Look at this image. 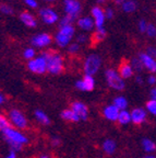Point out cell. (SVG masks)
Returning <instances> with one entry per match:
<instances>
[{
  "mask_svg": "<svg viewBox=\"0 0 156 158\" xmlns=\"http://www.w3.org/2000/svg\"><path fill=\"white\" fill-rule=\"evenodd\" d=\"M3 137L6 138L7 143L9 144V146L11 147V151H20L22 148V145L27 143V137L23 133H21L20 131H17L14 128H12L11 126L6 130H3L2 132Z\"/></svg>",
  "mask_w": 156,
  "mask_h": 158,
  "instance_id": "1",
  "label": "cell"
},
{
  "mask_svg": "<svg viewBox=\"0 0 156 158\" xmlns=\"http://www.w3.org/2000/svg\"><path fill=\"white\" fill-rule=\"evenodd\" d=\"M41 55L46 59L47 72L48 73L53 75H59L64 70V57L61 56L58 52H56V51H46Z\"/></svg>",
  "mask_w": 156,
  "mask_h": 158,
  "instance_id": "2",
  "label": "cell"
},
{
  "mask_svg": "<svg viewBox=\"0 0 156 158\" xmlns=\"http://www.w3.org/2000/svg\"><path fill=\"white\" fill-rule=\"evenodd\" d=\"M105 77H106V81H107L108 86L110 88H112L114 90H117V91H121L124 89V80L121 78V76L119 75V73L116 70V69L108 68L105 72Z\"/></svg>",
  "mask_w": 156,
  "mask_h": 158,
  "instance_id": "3",
  "label": "cell"
},
{
  "mask_svg": "<svg viewBox=\"0 0 156 158\" xmlns=\"http://www.w3.org/2000/svg\"><path fill=\"white\" fill-rule=\"evenodd\" d=\"M102 66V58L97 54H90L84 60L83 69L85 75L94 76Z\"/></svg>",
  "mask_w": 156,
  "mask_h": 158,
  "instance_id": "4",
  "label": "cell"
},
{
  "mask_svg": "<svg viewBox=\"0 0 156 158\" xmlns=\"http://www.w3.org/2000/svg\"><path fill=\"white\" fill-rule=\"evenodd\" d=\"M27 68L29 72L34 73L37 75L45 74L47 72V62L45 57L43 55L36 56L35 58H33L32 60H29L27 63Z\"/></svg>",
  "mask_w": 156,
  "mask_h": 158,
  "instance_id": "5",
  "label": "cell"
},
{
  "mask_svg": "<svg viewBox=\"0 0 156 158\" xmlns=\"http://www.w3.org/2000/svg\"><path fill=\"white\" fill-rule=\"evenodd\" d=\"M39 18L45 24H55V23L59 22V15L57 13L56 10L53 8H43L39 10Z\"/></svg>",
  "mask_w": 156,
  "mask_h": 158,
  "instance_id": "6",
  "label": "cell"
},
{
  "mask_svg": "<svg viewBox=\"0 0 156 158\" xmlns=\"http://www.w3.org/2000/svg\"><path fill=\"white\" fill-rule=\"evenodd\" d=\"M64 7L66 15L73 19H76L80 15L82 10V5L79 0H64Z\"/></svg>",
  "mask_w": 156,
  "mask_h": 158,
  "instance_id": "7",
  "label": "cell"
},
{
  "mask_svg": "<svg viewBox=\"0 0 156 158\" xmlns=\"http://www.w3.org/2000/svg\"><path fill=\"white\" fill-rule=\"evenodd\" d=\"M9 116H10V121H11V123H12L15 127L21 128V130L26 128L27 120H26V118L23 115V113L21 111H19V110H17V109H13V110L10 111Z\"/></svg>",
  "mask_w": 156,
  "mask_h": 158,
  "instance_id": "8",
  "label": "cell"
},
{
  "mask_svg": "<svg viewBox=\"0 0 156 158\" xmlns=\"http://www.w3.org/2000/svg\"><path fill=\"white\" fill-rule=\"evenodd\" d=\"M91 17H92L93 21L95 23V29L97 27H104L105 24L106 18H105V11L102 7L99 6H95L91 10Z\"/></svg>",
  "mask_w": 156,
  "mask_h": 158,
  "instance_id": "9",
  "label": "cell"
},
{
  "mask_svg": "<svg viewBox=\"0 0 156 158\" xmlns=\"http://www.w3.org/2000/svg\"><path fill=\"white\" fill-rule=\"evenodd\" d=\"M51 42H53V37L48 33H38L37 35L33 36L31 41L32 45H34L37 48H44V47L49 46Z\"/></svg>",
  "mask_w": 156,
  "mask_h": 158,
  "instance_id": "10",
  "label": "cell"
},
{
  "mask_svg": "<svg viewBox=\"0 0 156 158\" xmlns=\"http://www.w3.org/2000/svg\"><path fill=\"white\" fill-rule=\"evenodd\" d=\"M138 58L140 59V62L143 66V69L149 70V73H151V74L156 73V58L149 56L145 52L140 53Z\"/></svg>",
  "mask_w": 156,
  "mask_h": 158,
  "instance_id": "11",
  "label": "cell"
},
{
  "mask_svg": "<svg viewBox=\"0 0 156 158\" xmlns=\"http://www.w3.org/2000/svg\"><path fill=\"white\" fill-rule=\"evenodd\" d=\"M76 89L81 90V91H92L94 87H95V80L93 78V76H88L85 75L83 77V79L78 80L76 82Z\"/></svg>",
  "mask_w": 156,
  "mask_h": 158,
  "instance_id": "12",
  "label": "cell"
},
{
  "mask_svg": "<svg viewBox=\"0 0 156 158\" xmlns=\"http://www.w3.org/2000/svg\"><path fill=\"white\" fill-rule=\"evenodd\" d=\"M71 110L80 118V120L85 121L88 116V109L85 104L81 101H74L71 106Z\"/></svg>",
  "mask_w": 156,
  "mask_h": 158,
  "instance_id": "13",
  "label": "cell"
},
{
  "mask_svg": "<svg viewBox=\"0 0 156 158\" xmlns=\"http://www.w3.org/2000/svg\"><path fill=\"white\" fill-rule=\"evenodd\" d=\"M76 25L84 32H90L95 29V23L93 21L92 17H82L76 20Z\"/></svg>",
  "mask_w": 156,
  "mask_h": 158,
  "instance_id": "14",
  "label": "cell"
},
{
  "mask_svg": "<svg viewBox=\"0 0 156 158\" xmlns=\"http://www.w3.org/2000/svg\"><path fill=\"white\" fill-rule=\"evenodd\" d=\"M131 121L134 124H142L146 120V111L142 108H135L131 111Z\"/></svg>",
  "mask_w": 156,
  "mask_h": 158,
  "instance_id": "15",
  "label": "cell"
},
{
  "mask_svg": "<svg viewBox=\"0 0 156 158\" xmlns=\"http://www.w3.org/2000/svg\"><path fill=\"white\" fill-rule=\"evenodd\" d=\"M20 20H21V22L27 27H36V25H37L36 18L31 12H29V11H23V12L20 15Z\"/></svg>",
  "mask_w": 156,
  "mask_h": 158,
  "instance_id": "16",
  "label": "cell"
},
{
  "mask_svg": "<svg viewBox=\"0 0 156 158\" xmlns=\"http://www.w3.org/2000/svg\"><path fill=\"white\" fill-rule=\"evenodd\" d=\"M118 73H119V75L121 76V78L124 80V79L131 78L134 74V70L129 62H122L121 64H120L119 68H118Z\"/></svg>",
  "mask_w": 156,
  "mask_h": 158,
  "instance_id": "17",
  "label": "cell"
},
{
  "mask_svg": "<svg viewBox=\"0 0 156 158\" xmlns=\"http://www.w3.org/2000/svg\"><path fill=\"white\" fill-rule=\"evenodd\" d=\"M120 110H118L114 104H110L107 106L104 110H103V114L107 120L109 121H117L118 120V115H119Z\"/></svg>",
  "mask_w": 156,
  "mask_h": 158,
  "instance_id": "18",
  "label": "cell"
},
{
  "mask_svg": "<svg viewBox=\"0 0 156 158\" xmlns=\"http://www.w3.org/2000/svg\"><path fill=\"white\" fill-rule=\"evenodd\" d=\"M71 41H72L71 37L66 36V35L61 34L59 32H57L56 35H55V42H56V44L59 47H62V48L64 47H68L71 44Z\"/></svg>",
  "mask_w": 156,
  "mask_h": 158,
  "instance_id": "19",
  "label": "cell"
},
{
  "mask_svg": "<svg viewBox=\"0 0 156 158\" xmlns=\"http://www.w3.org/2000/svg\"><path fill=\"white\" fill-rule=\"evenodd\" d=\"M106 37V29L105 27H97V29H95V31H94V33L92 34V37H91V40H92L93 43H100L103 42L104 40H105Z\"/></svg>",
  "mask_w": 156,
  "mask_h": 158,
  "instance_id": "20",
  "label": "cell"
},
{
  "mask_svg": "<svg viewBox=\"0 0 156 158\" xmlns=\"http://www.w3.org/2000/svg\"><path fill=\"white\" fill-rule=\"evenodd\" d=\"M60 116L64 120L66 121H69V122H79L80 121V118L74 113L71 109H67V110H64V111L61 112Z\"/></svg>",
  "mask_w": 156,
  "mask_h": 158,
  "instance_id": "21",
  "label": "cell"
},
{
  "mask_svg": "<svg viewBox=\"0 0 156 158\" xmlns=\"http://www.w3.org/2000/svg\"><path fill=\"white\" fill-rule=\"evenodd\" d=\"M121 8L126 13H132L138 9V3L135 2V0H124Z\"/></svg>",
  "mask_w": 156,
  "mask_h": 158,
  "instance_id": "22",
  "label": "cell"
},
{
  "mask_svg": "<svg viewBox=\"0 0 156 158\" xmlns=\"http://www.w3.org/2000/svg\"><path fill=\"white\" fill-rule=\"evenodd\" d=\"M116 142L112 141V139H106L104 143H103V151L105 152L108 155H112V154L116 152Z\"/></svg>",
  "mask_w": 156,
  "mask_h": 158,
  "instance_id": "23",
  "label": "cell"
},
{
  "mask_svg": "<svg viewBox=\"0 0 156 158\" xmlns=\"http://www.w3.org/2000/svg\"><path fill=\"white\" fill-rule=\"evenodd\" d=\"M59 33L61 34L66 35L68 37H71V39H73L74 34H76V27H73V24H70V25H64V27H59Z\"/></svg>",
  "mask_w": 156,
  "mask_h": 158,
  "instance_id": "24",
  "label": "cell"
},
{
  "mask_svg": "<svg viewBox=\"0 0 156 158\" xmlns=\"http://www.w3.org/2000/svg\"><path fill=\"white\" fill-rule=\"evenodd\" d=\"M118 122L122 125H127L131 122V114L130 112H128L127 110H121L119 112V115H118Z\"/></svg>",
  "mask_w": 156,
  "mask_h": 158,
  "instance_id": "25",
  "label": "cell"
},
{
  "mask_svg": "<svg viewBox=\"0 0 156 158\" xmlns=\"http://www.w3.org/2000/svg\"><path fill=\"white\" fill-rule=\"evenodd\" d=\"M34 114H35V118H36L37 121H38L41 124H43V125H48V124L50 123V120H49V118L47 116V114L45 113L44 111H41V110H36Z\"/></svg>",
  "mask_w": 156,
  "mask_h": 158,
  "instance_id": "26",
  "label": "cell"
},
{
  "mask_svg": "<svg viewBox=\"0 0 156 158\" xmlns=\"http://www.w3.org/2000/svg\"><path fill=\"white\" fill-rule=\"evenodd\" d=\"M112 104L116 106V108L118 109V110H126L128 106V101L127 99L124 98V97L120 96V97H117V98L114 99V102H112Z\"/></svg>",
  "mask_w": 156,
  "mask_h": 158,
  "instance_id": "27",
  "label": "cell"
},
{
  "mask_svg": "<svg viewBox=\"0 0 156 158\" xmlns=\"http://www.w3.org/2000/svg\"><path fill=\"white\" fill-rule=\"evenodd\" d=\"M142 146H143L144 151L146 153H153L156 149V144L152 139H149V138H144L142 141Z\"/></svg>",
  "mask_w": 156,
  "mask_h": 158,
  "instance_id": "28",
  "label": "cell"
},
{
  "mask_svg": "<svg viewBox=\"0 0 156 158\" xmlns=\"http://www.w3.org/2000/svg\"><path fill=\"white\" fill-rule=\"evenodd\" d=\"M23 57H24L26 60H32L33 58L36 57V52L33 47H26V48L23 51Z\"/></svg>",
  "mask_w": 156,
  "mask_h": 158,
  "instance_id": "29",
  "label": "cell"
},
{
  "mask_svg": "<svg viewBox=\"0 0 156 158\" xmlns=\"http://www.w3.org/2000/svg\"><path fill=\"white\" fill-rule=\"evenodd\" d=\"M80 49H81V46L79 43L74 42V43H71L70 45H69L68 47H67V51H68L69 54H78L79 52H80Z\"/></svg>",
  "mask_w": 156,
  "mask_h": 158,
  "instance_id": "30",
  "label": "cell"
},
{
  "mask_svg": "<svg viewBox=\"0 0 156 158\" xmlns=\"http://www.w3.org/2000/svg\"><path fill=\"white\" fill-rule=\"evenodd\" d=\"M130 65H131L133 70H135V72H141L142 69H143V66H142L141 62H140V59L138 57L137 58H132L130 60Z\"/></svg>",
  "mask_w": 156,
  "mask_h": 158,
  "instance_id": "31",
  "label": "cell"
},
{
  "mask_svg": "<svg viewBox=\"0 0 156 158\" xmlns=\"http://www.w3.org/2000/svg\"><path fill=\"white\" fill-rule=\"evenodd\" d=\"M76 21V19H73V18L69 17V15H64V17H62L60 20H59V25L60 27H64V25H70V24H73V22Z\"/></svg>",
  "mask_w": 156,
  "mask_h": 158,
  "instance_id": "32",
  "label": "cell"
},
{
  "mask_svg": "<svg viewBox=\"0 0 156 158\" xmlns=\"http://www.w3.org/2000/svg\"><path fill=\"white\" fill-rule=\"evenodd\" d=\"M0 12L3 13V15H13V9L11 6L7 5V3H1V5H0Z\"/></svg>",
  "mask_w": 156,
  "mask_h": 158,
  "instance_id": "33",
  "label": "cell"
},
{
  "mask_svg": "<svg viewBox=\"0 0 156 158\" xmlns=\"http://www.w3.org/2000/svg\"><path fill=\"white\" fill-rule=\"evenodd\" d=\"M146 110L154 116H156V100H150L146 103Z\"/></svg>",
  "mask_w": 156,
  "mask_h": 158,
  "instance_id": "34",
  "label": "cell"
},
{
  "mask_svg": "<svg viewBox=\"0 0 156 158\" xmlns=\"http://www.w3.org/2000/svg\"><path fill=\"white\" fill-rule=\"evenodd\" d=\"M145 34L149 37H155L156 36V27L153 23H147L146 31H145Z\"/></svg>",
  "mask_w": 156,
  "mask_h": 158,
  "instance_id": "35",
  "label": "cell"
},
{
  "mask_svg": "<svg viewBox=\"0 0 156 158\" xmlns=\"http://www.w3.org/2000/svg\"><path fill=\"white\" fill-rule=\"evenodd\" d=\"M10 126H11V125H10L9 121H8V120L5 118V116L0 114V131L2 132L3 130H6V128L10 127Z\"/></svg>",
  "mask_w": 156,
  "mask_h": 158,
  "instance_id": "36",
  "label": "cell"
},
{
  "mask_svg": "<svg viewBox=\"0 0 156 158\" xmlns=\"http://www.w3.org/2000/svg\"><path fill=\"white\" fill-rule=\"evenodd\" d=\"M76 43H79V44H85V43H88V36L85 34V33H80V34L76 35Z\"/></svg>",
  "mask_w": 156,
  "mask_h": 158,
  "instance_id": "37",
  "label": "cell"
},
{
  "mask_svg": "<svg viewBox=\"0 0 156 158\" xmlns=\"http://www.w3.org/2000/svg\"><path fill=\"white\" fill-rule=\"evenodd\" d=\"M146 27H147V22L144 19H141L139 22H138V29H139V31L141 33H145Z\"/></svg>",
  "mask_w": 156,
  "mask_h": 158,
  "instance_id": "38",
  "label": "cell"
},
{
  "mask_svg": "<svg viewBox=\"0 0 156 158\" xmlns=\"http://www.w3.org/2000/svg\"><path fill=\"white\" fill-rule=\"evenodd\" d=\"M105 18H106V20H110V19H112V18L115 17V11H114V9L112 8H110V7H107L105 10Z\"/></svg>",
  "mask_w": 156,
  "mask_h": 158,
  "instance_id": "39",
  "label": "cell"
},
{
  "mask_svg": "<svg viewBox=\"0 0 156 158\" xmlns=\"http://www.w3.org/2000/svg\"><path fill=\"white\" fill-rule=\"evenodd\" d=\"M24 3L31 9H36L38 7V2L37 0H24Z\"/></svg>",
  "mask_w": 156,
  "mask_h": 158,
  "instance_id": "40",
  "label": "cell"
},
{
  "mask_svg": "<svg viewBox=\"0 0 156 158\" xmlns=\"http://www.w3.org/2000/svg\"><path fill=\"white\" fill-rule=\"evenodd\" d=\"M145 53H146V54L149 55V56L156 58V47H154V46L146 47V51H145Z\"/></svg>",
  "mask_w": 156,
  "mask_h": 158,
  "instance_id": "41",
  "label": "cell"
},
{
  "mask_svg": "<svg viewBox=\"0 0 156 158\" xmlns=\"http://www.w3.org/2000/svg\"><path fill=\"white\" fill-rule=\"evenodd\" d=\"M60 144H61V139L58 136H54V137L51 138V145L54 146V147H58V146H60Z\"/></svg>",
  "mask_w": 156,
  "mask_h": 158,
  "instance_id": "42",
  "label": "cell"
},
{
  "mask_svg": "<svg viewBox=\"0 0 156 158\" xmlns=\"http://www.w3.org/2000/svg\"><path fill=\"white\" fill-rule=\"evenodd\" d=\"M146 81L149 85H151V86H155L156 85V77L154 76V75H150L149 77H147Z\"/></svg>",
  "mask_w": 156,
  "mask_h": 158,
  "instance_id": "43",
  "label": "cell"
},
{
  "mask_svg": "<svg viewBox=\"0 0 156 158\" xmlns=\"http://www.w3.org/2000/svg\"><path fill=\"white\" fill-rule=\"evenodd\" d=\"M5 158H17V153H15L14 151H10L9 154H8Z\"/></svg>",
  "mask_w": 156,
  "mask_h": 158,
  "instance_id": "44",
  "label": "cell"
},
{
  "mask_svg": "<svg viewBox=\"0 0 156 158\" xmlns=\"http://www.w3.org/2000/svg\"><path fill=\"white\" fill-rule=\"evenodd\" d=\"M151 99L152 100H156V87L151 90Z\"/></svg>",
  "mask_w": 156,
  "mask_h": 158,
  "instance_id": "45",
  "label": "cell"
},
{
  "mask_svg": "<svg viewBox=\"0 0 156 158\" xmlns=\"http://www.w3.org/2000/svg\"><path fill=\"white\" fill-rule=\"evenodd\" d=\"M135 81L138 82V84H143V78H142L141 76H137V78H135Z\"/></svg>",
  "mask_w": 156,
  "mask_h": 158,
  "instance_id": "46",
  "label": "cell"
},
{
  "mask_svg": "<svg viewBox=\"0 0 156 158\" xmlns=\"http://www.w3.org/2000/svg\"><path fill=\"white\" fill-rule=\"evenodd\" d=\"M6 101V99H5V96H3L2 94H0V104H2L3 102Z\"/></svg>",
  "mask_w": 156,
  "mask_h": 158,
  "instance_id": "47",
  "label": "cell"
},
{
  "mask_svg": "<svg viewBox=\"0 0 156 158\" xmlns=\"http://www.w3.org/2000/svg\"><path fill=\"white\" fill-rule=\"evenodd\" d=\"M123 1H124V0H115V2L117 3V5H119V6H121Z\"/></svg>",
  "mask_w": 156,
  "mask_h": 158,
  "instance_id": "48",
  "label": "cell"
},
{
  "mask_svg": "<svg viewBox=\"0 0 156 158\" xmlns=\"http://www.w3.org/2000/svg\"><path fill=\"white\" fill-rule=\"evenodd\" d=\"M106 1H108V0H97L98 3H105Z\"/></svg>",
  "mask_w": 156,
  "mask_h": 158,
  "instance_id": "49",
  "label": "cell"
},
{
  "mask_svg": "<svg viewBox=\"0 0 156 158\" xmlns=\"http://www.w3.org/2000/svg\"><path fill=\"white\" fill-rule=\"evenodd\" d=\"M143 158H156L155 156H153V155H147V156H145V157H143Z\"/></svg>",
  "mask_w": 156,
  "mask_h": 158,
  "instance_id": "50",
  "label": "cell"
},
{
  "mask_svg": "<svg viewBox=\"0 0 156 158\" xmlns=\"http://www.w3.org/2000/svg\"><path fill=\"white\" fill-rule=\"evenodd\" d=\"M43 1H46V2H55L57 0H43Z\"/></svg>",
  "mask_w": 156,
  "mask_h": 158,
  "instance_id": "51",
  "label": "cell"
},
{
  "mask_svg": "<svg viewBox=\"0 0 156 158\" xmlns=\"http://www.w3.org/2000/svg\"><path fill=\"white\" fill-rule=\"evenodd\" d=\"M41 158H49V157H48V156H46V155H43Z\"/></svg>",
  "mask_w": 156,
  "mask_h": 158,
  "instance_id": "52",
  "label": "cell"
}]
</instances>
